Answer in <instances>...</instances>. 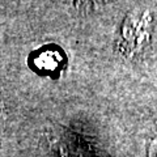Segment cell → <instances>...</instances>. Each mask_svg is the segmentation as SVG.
I'll return each mask as SVG.
<instances>
[{"label": "cell", "mask_w": 157, "mask_h": 157, "mask_svg": "<svg viewBox=\"0 0 157 157\" xmlns=\"http://www.w3.org/2000/svg\"><path fill=\"white\" fill-rule=\"evenodd\" d=\"M149 13L134 12L127 17L126 22L123 24V36H122L121 50L128 58L135 55L137 51H140L143 46L148 42L149 33Z\"/></svg>", "instance_id": "cell-1"}, {"label": "cell", "mask_w": 157, "mask_h": 157, "mask_svg": "<svg viewBox=\"0 0 157 157\" xmlns=\"http://www.w3.org/2000/svg\"><path fill=\"white\" fill-rule=\"evenodd\" d=\"M62 56L60 54L55 50H48V51H43L39 54V56L36 60V66L41 70H55L58 64L60 63Z\"/></svg>", "instance_id": "cell-2"}]
</instances>
